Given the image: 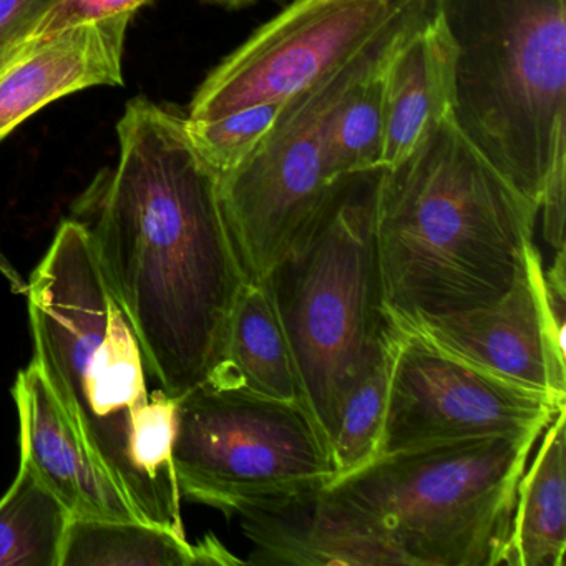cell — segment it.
Returning a JSON list of instances; mask_svg holds the SVG:
<instances>
[{
	"mask_svg": "<svg viewBox=\"0 0 566 566\" xmlns=\"http://www.w3.org/2000/svg\"><path fill=\"white\" fill-rule=\"evenodd\" d=\"M117 137V165L95 175L71 218L87 231L151 377L180 399L223 363L248 277L187 115L132 98Z\"/></svg>",
	"mask_w": 566,
	"mask_h": 566,
	"instance_id": "6da1fadb",
	"label": "cell"
},
{
	"mask_svg": "<svg viewBox=\"0 0 566 566\" xmlns=\"http://www.w3.org/2000/svg\"><path fill=\"white\" fill-rule=\"evenodd\" d=\"M34 363L142 522L185 535L174 450L178 399L148 392L140 343L87 231L65 220L28 283Z\"/></svg>",
	"mask_w": 566,
	"mask_h": 566,
	"instance_id": "7a4b0ae2",
	"label": "cell"
},
{
	"mask_svg": "<svg viewBox=\"0 0 566 566\" xmlns=\"http://www.w3.org/2000/svg\"><path fill=\"white\" fill-rule=\"evenodd\" d=\"M538 213L452 118L440 122L409 157L384 167L376 231L389 319L495 303L522 268Z\"/></svg>",
	"mask_w": 566,
	"mask_h": 566,
	"instance_id": "3957f363",
	"label": "cell"
},
{
	"mask_svg": "<svg viewBox=\"0 0 566 566\" xmlns=\"http://www.w3.org/2000/svg\"><path fill=\"white\" fill-rule=\"evenodd\" d=\"M382 174L334 180L263 280L329 452L344 399L389 343L376 231Z\"/></svg>",
	"mask_w": 566,
	"mask_h": 566,
	"instance_id": "277c9868",
	"label": "cell"
},
{
	"mask_svg": "<svg viewBox=\"0 0 566 566\" xmlns=\"http://www.w3.org/2000/svg\"><path fill=\"white\" fill-rule=\"evenodd\" d=\"M452 59L450 118L539 205L566 157V0H432Z\"/></svg>",
	"mask_w": 566,
	"mask_h": 566,
	"instance_id": "5b68a950",
	"label": "cell"
},
{
	"mask_svg": "<svg viewBox=\"0 0 566 566\" xmlns=\"http://www.w3.org/2000/svg\"><path fill=\"white\" fill-rule=\"evenodd\" d=\"M543 430L397 450L329 489L370 520L407 566L503 565L516 486Z\"/></svg>",
	"mask_w": 566,
	"mask_h": 566,
	"instance_id": "8992f818",
	"label": "cell"
},
{
	"mask_svg": "<svg viewBox=\"0 0 566 566\" xmlns=\"http://www.w3.org/2000/svg\"><path fill=\"white\" fill-rule=\"evenodd\" d=\"M432 0H402L359 52L281 104L256 150L220 180V200L248 281H263L333 181L324 132L336 105L379 72L432 14Z\"/></svg>",
	"mask_w": 566,
	"mask_h": 566,
	"instance_id": "52a82bcc",
	"label": "cell"
},
{
	"mask_svg": "<svg viewBox=\"0 0 566 566\" xmlns=\"http://www.w3.org/2000/svg\"><path fill=\"white\" fill-rule=\"evenodd\" d=\"M180 495L227 516L329 486L334 463L310 410L207 382L178 399Z\"/></svg>",
	"mask_w": 566,
	"mask_h": 566,
	"instance_id": "ba28073f",
	"label": "cell"
},
{
	"mask_svg": "<svg viewBox=\"0 0 566 566\" xmlns=\"http://www.w3.org/2000/svg\"><path fill=\"white\" fill-rule=\"evenodd\" d=\"M565 407L390 323L389 394L379 457L443 440L546 429Z\"/></svg>",
	"mask_w": 566,
	"mask_h": 566,
	"instance_id": "9c48e42d",
	"label": "cell"
},
{
	"mask_svg": "<svg viewBox=\"0 0 566 566\" xmlns=\"http://www.w3.org/2000/svg\"><path fill=\"white\" fill-rule=\"evenodd\" d=\"M402 0H290L205 78L187 118L217 120L243 108L283 104L349 61Z\"/></svg>",
	"mask_w": 566,
	"mask_h": 566,
	"instance_id": "30bf717a",
	"label": "cell"
},
{
	"mask_svg": "<svg viewBox=\"0 0 566 566\" xmlns=\"http://www.w3.org/2000/svg\"><path fill=\"white\" fill-rule=\"evenodd\" d=\"M390 323L480 369L566 403L565 337L553 329L546 313L542 254L535 244L526 250L512 287L495 303Z\"/></svg>",
	"mask_w": 566,
	"mask_h": 566,
	"instance_id": "8fae6325",
	"label": "cell"
},
{
	"mask_svg": "<svg viewBox=\"0 0 566 566\" xmlns=\"http://www.w3.org/2000/svg\"><path fill=\"white\" fill-rule=\"evenodd\" d=\"M253 549L250 565H406L356 506L329 486L238 513Z\"/></svg>",
	"mask_w": 566,
	"mask_h": 566,
	"instance_id": "7c38bea8",
	"label": "cell"
},
{
	"mask_svg": "<svg viewBox=\"0 0 566 566\" xmlns=\"http://www.w3.org/2000/svg\"><path fill=\"white\" fill-rule=\"evenodd\" d=\"M130 21L115 18L81 25L0 54V142L61 98L124 85Z\"/></svg>",
	"mask_w": 566,
	"mask_h": 566,
	"instance_id": "4fadbf2b",
	"label": "cell"
},
{
	"mask_svg": "<svg viewBox=\"0 0 566 566\" xmlns=\"http://www.w3.org/2000/svg\"><path fill=\"white\" fill-rule=\"evenodd\" d=\"M12 394L21 426V463L64 503L72 516L140 520L128 496L75 432L34 360L19 373Z\"/></svg>",
	"mask_w": 566,
	"mask_h": 566,
	"instance_id": "5bb4252c",
	"label": "cell"
},
{
	"mask_svg": "<svg viewBox=\"0 0 566 566\" xmlns=\"http://www.w3.org/2000/svg\"><path fill=\"white\" fill-rule=\"evenodd\" d=\"M450 67L449 39L432 9L384 74L382 167H392L409 157L440 122L450 117Z\"/></svg>",
	"mask_w": 566,
	"mask_h": 566,
	"instance_id": "9a60e30c",
	"label": "cell"
},
{
	"mask_svg": "<svg viewBox=\"0 0 566 566\" xmlns=\"http://www.w3.org/2000/svg\"><path fill=\"white\" fill-rule=\"evenodd\" d=\"M208 380L306 407L293 353L264 281H248L241 290L223 363Z\"/></svg>",
	"mask_w": 566,
	"mask_h": 566,
	"instance_id": "2e32d148",
	"label": "cell"
},
{
	"mask_svg": "<svg viewBox=\"0 0 566 566\" xmlns=\"http://www.w3.org/2000/svg\"><path fill=\"white\" fill-rule=\"evenodd\" d=\"M542 443L516 486L503 565L563 566L566 552V407L543 430Z\"/></svg>",
	"mask_w": 566,
	"mask_h": 566,
	"instance_id": "e0dca14e",
	"label": "cell"
},
{
	"mask_svg": "<svg viewBox=\"0 0 566 566\" xmlns=\"http://www.w3.org/2000/svg\"><path fill=\"white\" fill-rule=\"evenodd\" d=\"M248 565L231 555L214 535L197 545L187 535L140 522L72 516L62 546L61 566Z\"/></svg>",
	"mask_w": 566,
	"mask_h": 566,
	"instance_id": "ac0fdd59",
	"label": "cell"
},
{
	"mask_svg": "<svg viewBox=\"0 0 566 566\" xmlns=\"http://www.w3.org/2000/svg\"><path fill=\"white\" fill-rule=\"evenodd\" d=\"M71 518L64 503L21 463L0 500V566H61Z\"/></svg>",
	"mask_w": 566,
	"mask_h": 566,
	"instance_id": "d6986e66",
	"label": "cell"
},
{
	"mask_svg": "<svg viewBox=\"0 0 566 566\" xmlns=\"http://www.w3.org/2000/svg\"><path fill=\"white\" fill-rule=\"evenodd\" d=\"M387 65L356 85L329 115L324 132V160L331 181L382 167Z\"/></svg>",
	"mask_w": 566,
	"mask_h": 566,
	"instance_id": "ffe728a7",
	"label": "cell"
},
{
	"mask_svg": "<svg viewBox=\"0 0 566 566\" xmlns=\"http://www.w3.org/2000/svg\"><path fill=\"white\" fill-rule=\"evenodd\" d=\"M390 336V334H389ZM389 394V343L350 387L331 443L334 482L359 472L379 457Z\"/></svg>",
	"mask_w": 566,
	"mask_h": 566,
	"instance_id": "44dd1931",
	"label": "cell"
},
{
	"mask_svg": "<svg viewBox=\"0 0 566 566\" xmlns=\"http://www.w3.org/2000/svg\"><path fill=\"white\" fill-rule=\"evenodd\" d=\"M281 104L254 105L217 120L191 122L187 130L195 148L218 178L237 170L261 144L280 114Z\"/></svg>",
	"mask_w": 566,
	"mask_h": 566,
	"instance_id": "7402d4cb",
	"label": "cell"
},
{
	"mask_svg": "<svg viewBox=\"0 0 566 566\" xmlns=\"http://www.w3.org/2000/svg\"><path fill=\"white\" fill-rule=\"evenodd\" d=\"M151 0H51L41 14L11 42L0 48V54L54 38L71 29L115 18H134L135 12Z\"/></svg>",
	"mask_w": 566,
	"mask_h": 566,
	"instance_id": "603a6c76",
	"label": "cell"
},
{
	"mask_svg": "<svg viewBox=\"0 0 566 566\" xmlns=\"http://www.w3.org/2000/svg\"><path fill=\"white\" fill-rule=\"evenodd\" d=\"M565 178L566 157H563L549 171L538 205V211H542L543 238L555 253L565 248Z\"/></svg>",
	"mask_w": 566,
	"mask_h": 566,
	"instance_id": "cb8c5ba5",
	"label": "cell"
},
{
	"mask_svg": "<svg viewBox=\"0 0 566 566\" xmlns=\"http://www.w3.org/2000/svg\"><path fill=\"white\" fill-rule=\"evenodd\" d=\"M51 0H0V48L21 34Z\"/></svg>",
	"mask_w": 566,
	"mask_h": 566,
	"instance_id": "d4e9b609",
	"label": "cell"
},
{
	"mask_svg": "<svg viewBox=\"0 0 566 566\" xmlns=\"http://www.w3.org/2000/svg\"><path fill=\"white\" fill-rule=\"evenodd\" d=\"M0 271L8 277L9 283L14 287L15 293H25L28 291V283L22 280L21 274L6 261V258L0 254Z\"/></svg>",
	"mask_w": 566,
	"mask_h": 566,
	"instance_id": "484cf974",
	"label": "cell"
},
{
	"mask_svg": "<svg viewBox=\"0 0 566 566\" xmlns=\"http://www.w3.org/2000/svg\"><path fill=\"white\" fill-rule=\"evenodd\" d=\"M203 2H208V4L220 6V8L231 9V11H237V9L248 8V6L256 4L258 0H203ZM276 2H286V0H276ZM290 2V0H287Z\"/></svg>",
	"mask_w": 566,
	"mask_h": 566,
	"instance_id": "4316f807",
	"label": "cell"
}]
</instances>
